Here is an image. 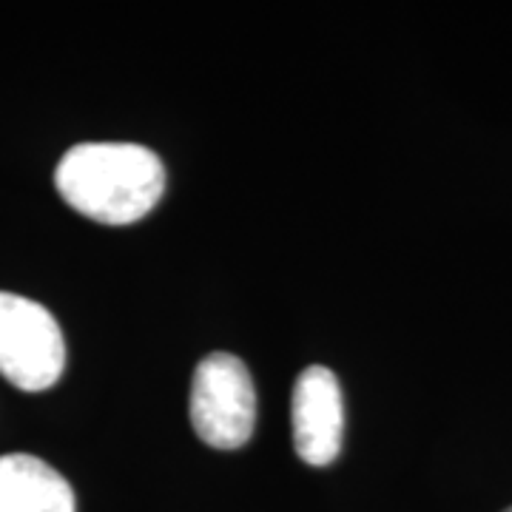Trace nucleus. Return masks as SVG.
Masks as SVG:
<instances>
[{
	"instance_id": "39448f33",
	"label": "nucleus",
	"mask_w": 512,
	"mask_h": 512,
	"mask_svg": "<svg viewBox=\"0 0 512 512\" xmlns=\"http://www.w3.org/2000/svg\"><path fill=\"white\" fill-rule=\"evenodd\" d=\"M0 512H74L72 484L43 458L0 456Z\"/></svg>"
},
{
	"instance_id": "423d86ee",
	"label": "nucleus",
	"mask_w": 512,
	"mask_h": 512,
	"mask_svg": "<svg viewBox=\"0 0 512 512\" xmlns=\"http://www.w3.org/2000/svg\"><path fill=\"white\" fill-rule=\"evenodd\" d=\"M507 512H512V507H510V510H507Z\"/></svg>"
},
{
	"instance_id": "f257e3e1",
	"label": "nucleus",
	"mask_w": 512,
	"mask_h": 512,
	"mask_svg": "<svg viewBox=\"0 0 512 512\" xmlns=\"http://www.w3.org/2000/svg\"><path fill=\"white\" fill-rule=\"evenodd\" d=\"M60 197L83 217L128 225L146 217L165 191L163 160L137 143H80L57 163Z\"/></svg>"
},
{
	"instance_id": "f03ea898",
	"label": "nucleus",
	"mask_w": 512,
	"mask_h": 512,
	"mask_svg": "<svg viewBox=\"0 0 512 512\" xmlns=\"http://www.w3.org/2000/svg\"><path fill=\"white\" fill-rule=\"evenodd\" d=\"M191 424L208 447L237 450L254 436L256 387L234 353H208L191 382Z\"/></svg>"
},
{
	"instance_id": "20e7f679",
	"label": "nucleus",
	"mask_w": 512,
	"mask_h": 512,
	"mask_svg": "<svg viewBox=\"0 0 512 512\" xmlns=\"http://www.w3.org/2000/svg\"><path fill=\"white\" fill-rule=\"evenodd\" d=\"M293 447L311 467H328L342 450L345 404L342 387L328 367L313 365L293 384Z\"/></svg>"
},
{
	"instance_id": "7ed1b4c3",
	"label": "nucleus",
	"mask_w": 512,
	"mask_h": 512,
	"mask_svg": "<svg viewBox=\"0 0 512 512\" xmlns=\"http://www.w3.org/2000/svg\"><path fill=\"white\" fill-rule=\"evenodd\" d=\"M66 342L57 319L35 299L0 291V376L40 393L63 376Z\"/></svg>"
}]
</instances>
